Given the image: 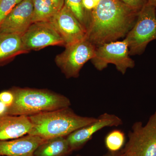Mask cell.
<instances>
[{
    "label": "cell",
    "instance_id": "cell-17",
    "mask_svg": "<svg viewBox=\"0 0 156 156\" xmlns=\"http://www.w3.org/2000/svg\"><path fill=\"white\" fill-rule=\"evenodd\" d=\"M64 5L87 30L89 24V14L83 7L82 0H65Z\"/></svg>",
    "mask_w": 156,
    "mask_h": 156
},
{
    "label": "cell",
    "instance_id": "cell-14",
    "mask_svg": "<svg viewBox=\"0 0 156 156\" xmlns=\"http://www.w3.org/2000/svg\"><path fill=\"white\" fill-rule=\"evenodd\" d=\"M27 53L23 44L21 36L0 33V66L6 64L15 56Z\"/></svg>",
    "mask_w": 156,
    "mask_h": 156
},
{
    "label": "cell",
    "instance_id": "cell-8",
    "mask_svg": "<svg viewBox=\"0 0 156 156\" xmlns=\"http://www.w3.org/2000/svg\"><path fill=\"white\" fill-rule=\"evenodd\" d=\"M27 52L39 50L50 46L64 45V41L50 21L33 23L21 36Z\"/></svg>",
    "mask_w": 156,
    "mask_h": 156
},
{
    "label": "cell",
    "instance_id": "cell-9",
    "mask_svg": "<svg viewBox=\"0 0 156 156\" xmlns=\"http://www.w3.org/2000/svg\"><path fill=\"white\" fill-rule=\"evenodd\" d=\"M49 21L53 24L63 39L65 46L87 38V30L65 5Z\"/></svg>",
    "mask_w": 156,
    "mask_h": 156
},
{
    "label": "cell",
    "instance_id": "cell-7",
    "mask_svg": "<svg viewBox=\"0 0 156 156\" xmlns=\"http://www.w3.org/2000/svg\"><path fill=\"white\" fill-rule=\"evenodd\" d=\"M128 140L123 149L132 156H156V111L143 126L140 122L132 126Z\"/></svg>",
    "mask_w": 156,
    "mask_h": 156
},
{
    "label": "cell",
    "instance_id": "cell-23",
    "mask_svg": "<svg viewBox=\"0 0 156 156\" xmlns=\"http://www.w3.org/2000/svg\"><path fill=\"white\" fill-rule=\"evenodd\" d=\"M103 156H132L127 151L122 149L117 152L108 151Z\"/></svg>",
    "mask_w": 156,
    "mask_h": 156
},
{
    "label": "cell",
    "instance_id": "cell-29",
    "mask_svg": "<svg viewBox=\"0 0 156 156\" xmlns=\"http://www.w3.org/2000/svg\"><path fill=\"white\" fill-rule=\"evenodd\" d=\"M21 1H22V0H21Z\"/></svg>",
    "mask_w": 156,
    "mask_h": 156
},
{
    "label": "cell",
    "instance_id": "cell-22",
    "mask_svg": "<svg viewBox=\"0 0 156 156\" xmlns=\"http://www.w3.org/2000/svg\"><path fill=\"white\" fill-rule=\"evenodd\" d=\"M101 0H82L84 9L88 14L94 10L100 3Z\"/></svg>",
    "mask_w": 156,
    "mask_h": 156
},
{
    "label": "cell",
    "instance_id": "cell-25",
    "mask_svg": "<svg viewBox=\"0 0 156 156\" xmlns=\"http://www.w3.org/2000/svg\"><path fill=\"white\" fill-rule=\"evenodd\" d=\"M7 110V106L2 101H0V115L6 114Z\"/></svg>",
    "mask_w": 156,
    "mask_h": 156
},
{
    "label": "cell",
    "instance_id": "cell-26",
    "mask_svg": "<svg viewBox=\"0 0 156 156\" xmlns=\"http://www.w3.org/2000/svg\"><path fill=\"white\" fill-rule=\"evenodd\" d=\"M148 3L154 6L156 9V0H147Z\"/></svg>",
    "mask_w": 156,
    "mask_h": 156
},
{
    "label": "cell",
    "instance_id": "cell-27",
    "mask_svg": "<svg viewBox=\"0 0 156 156\" xmlns=\"http://www.w3.org/2000/svg\"><path fill=\"white\" fill-rule=\"evenodd\" d=\"M76 156H83L80 155H77Z\"/></svg>",
    "mask_w": 156,
    "mask_h": 156
},
{
    "label": "cell",
    "instance_id": "cell-1",
    "mask_svg": "<svg viewBox=\"0 0 156 156\" xmlns=\"http://www.w3.org/2000/svg\"><path fill=\"white\" fill-rule=\"evenodd\" d=\"M138 13L120 0H101L89 14L86 38L97 47L126 37Z\"/></svg>",
    "mask_w": 156,
    "mask_h": 156
},
{
    "label": "cell",
    "instance_id": "cell-20",
    "mask_svg": "<svg viewBox=\"0 0 156 156\" xmlns=\"http://www.w3.org/2000/svg\"><path fill=\"white\" fill-rule=\"evenodd\" d=\"M126 5L131 7L135 11H140L148 2L147 0H120Z\"/></svg>",
    "mask_w": 156,
    "mask_h": 156
},
{
    "label": "cell",
    "instance_id": "cell-2",
    "mask_svg": "<svg viewBox=\"0 0 156 156\" xmlns=\"http://www.w3.org/2000/svg\"><path fill=\"white\" fill-rule=\"evenodd\" d=\"M32 128L28 134L49 140L66 137L73 131L91 124L97 118L82 116L70 107L28 116Z\"/></svg>",
    "mask_w": 156,
    "mask_h": 156
},
{
    "label": "cell",
    "instance_id": "cell-15",
    "mask_svg": "<svg viewBox=\"0 0 156 156\" xmlns=\"http://www.w3.org/2000/svg\"><path fill=\"white\" fill-rule=\"evenodd\" d=\"M72 152L66 137L46 140L34 152L33 156H68Z\"/></svg>",
    "mask_w": 156,
    "mask_h": 156
},
{
    "label": "cell",
    "instance_id": "cell-13",
    "mask_svg": "<svg viewBox=\"0 0 156 156\" xmlns=\"http://www.w3.org/2000/svg\"><path fill=\"white\" fill-rule=\"evenodd\" d=\"M32 125L28 116L0 115V140L16 139L28 134Z\"/></svg>",
    "mask_w": 156,
    "mask_h": 156
},
{
    "label": "cell",
    "instance_id": "cell-24",
    "mask_svg": "<svg viewBox=\"0 0 156 156\" xmlns=\"http://www.w3.org/2000/svg\"><path fill=\"white\" fill-rule=\"evenodd\" d=\"M50 1L53 3V5L58 11H60L64 5L65 0H50Z\"/></svg>",
    "mask_w": 156,
    "mask_h": 156
},
{
    "label": "cell",
    "instance_id": "cell-4",
    "mask_svg": "<svg viewBox=\"0 0 156 156\" xmlns=\"http://www.w3.org/2000/svg\"><path fill=\"white\" fill-rule=\"evenodd\" d=\"M130 56L144 53L149 43L156 40V9L147 3L140 11L136 22L126 37Z\"/></svg>",
    "mask_w": 156,
    "mask_h": 156
},
{
    "label": "cell",
    "instance_id": "cell-19",
    "mask_svg": "<svg viewBox=\"0 0 156 156\" xmlns=\"http://www.w3.org/2000/svg\"><path fill=\"white\" fill-rule=\"evenodd\" d=\"M21 0H0V26L14 7Z\"/></svg>",
    "mask_w": 156,
    "mask_h": 156
},
{
    "label": "cell",
    "instance_id": "cell-18",
    "mask_svg": "<svg viewBox=\"0 0 156 156\" xmlns=\"http://www.w3.org/2000/svg\"><path fill=\"white\" fill-rule=\"evenodd\" d=\"M125 140L126 136L124 132L121 130H114L105 136V143L108 151L117 152L122 150Z\"/></svg>",
    "mask_w": 156,
    "mask_h": 156
},
{
    "label": "cell",
    "instance_id": "cell-28",
    "mask_svg": "<svg viewBox=\"0 0 156 156\" xmlns=\"http://www.w3.org/2000/svg\"></svg>",
    "mask_w": 156,
    "mask_h": 156
},
{
    "label": "cell",
    "instance_id": "cell-16",
    "mask_svg": "<svg viewBox=\"0 0 156 156\" xmlns=\"http://www.w3.org/2000/svg\"><path fill=\"white\" fill-rule=\"evenodd\" d=\"M32 23L50 21L58 11L50 0H32Z\"/></svg>",
    "mask_w": 156,
    "mask_h": 156
},
{
    "label": "cell",
    "instance_id": "cell-12",
    "mask_svg": "<svg viewBox=\"0 0 156 156\" xmlns=\"http://www.w3.org/2000/svg\"><path fill=\"white\" fill-rule=\"evenodd\" d=\"M46 140L27 134L16 139L0 140V156H33L37 148Z\"/></svg>",
    "mask_w": 156,
    "mask_h": 156
},
{
    "label": "cell",
    "instance_id": "cell-11",
    "mask_svg": "<svg viewBox=\"0 0 156 156\" xmlns=\"http://www.w3.org/2000/svg\"><path fill=\"white\" fill-rule=\"evenodd\" d=\"M32 0H22L10 12L0 26V33L22 36L32 23Z\"/></svg>",
    "mask_w": 156,
    "mask_h": 156
},
{
    "label": "cell",
    "instance_id": "cell-21",
    "mask_svg": "<svg viewBox=\"0 0 156 156\" xmlns=\"http://www.w3.org/2000/svg\"><path fill=\"white\" fill-rule=\"evenodd\" d=\"M14 99V95L10 89L0 92V101L4 103L7 108L12 105Z\"/></svg>",
    "mask_w": 156,
    "mask_h": 156
},
{
    "label": "cell",
    "instance_id": "cell-6",
    "mask_svg": "<svg viewBox=\"0 0 156 156\" xmlns=\"http://www.w3.org/2000/svg\"><path fill=\"white\" fill-rule=\"evenodd\" d=\"M126 39L105 43L96 47L95 56L91 59L95 68L102 71L109 64L114 65L120 73L125 74L128 69L133 68L135 62L130 57Z\"/></svg>",
    "mask_w": 156,
    "mask_h": 156
},
{
    "label": "cell",
    "instance_id": "cell-5",
    "mask_svg": "<svg viewBox=\"0 0 156 156\" xmlns=\"http://www.w3.org/2000/svg\"><path fill=\"white\" fill-rule=\"evenodd\" d=\"M65 47L55 62L66 78H77L84 65L94 57L96 47L86 38Z\"/></svg>",
    "mask_w": 156,
    "mask_h": 156
},
{
    "label": "cell",
    "instance_id": "cell-3",
    "mask_svg": "<svg viewBox=\"0 0 156 156\" xmlns=\"http://www.w3.org/2000/svg\"><path fill=\"white\" fill-rule=\"evenodd\" d=\"M10 90L14 101L6 114L28 117L71 105L68 98L48 89L13 87Z\"/></svg>",
    "mask_w": 156,
    "mask_h": 156
},
{
    "label": "cell",
    "instance_id": "cell-10",
    "mask_svg": "<svg viewBox=\"0 0 156 156\" xmlns=\"http://www.w3.org/2000/svg\"><path fill=\"white\" fill-rule=\"evenodd\" d=\"M123 121L118 116L105 113L101 115L94 122L79 128L66 136L72 151L83 147L98 131L106 127L122 126Z\"/></svg>",
    "mask_w": 156,
    "mask_h": 156
}]
</instances>
